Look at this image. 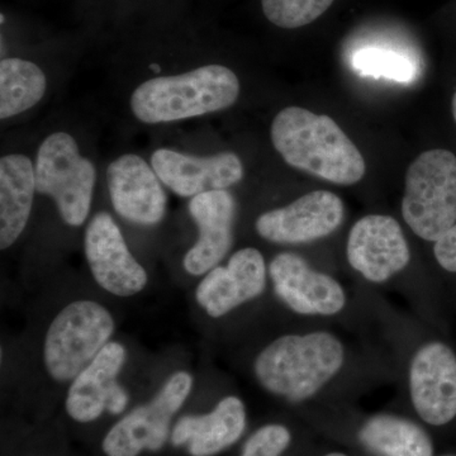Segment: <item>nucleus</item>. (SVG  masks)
Segmentation results:
<instances>
[{
	"label": "nucleus",
	"mask_w": 456,
	"mask_h": 456,
	"mask_svg": "<svg viewBox=\"0 0 456 456\" xmlns=\"http://www.w3.org/2000/svg\"><path fill=\"white\" fill-rule=\"evenodd\" d=\"M272 142L285 163L338 185L364 178L367 165L358 147L326 114L288 107L275 116Z\"/></svg>",
	"instance_id": "f257e3e1"
},
{
	"label": "nucleus",
	"mask_w": 456,
	"mask_h": 456,
	"mask_svg": "<svg viewBox=\"0 0 456 456\" xmlns=\"http://www.w3.org/2000/svg\"><path fill=\"white\" fill-rule=\"evenodd\" d=\"M240 80L224 65H204L188 73L167 75L140 84L130 107L139 121L156 125L220 112L236 103Z\"/></svg>",
	"instance_id": "f03ea898"
},
{
	"label": "nucleus",
	"mask_w": 456,
	"mask_h": 456,
	"mask_svg": "<svg viewBox=\"0 0 456 456\" xmlns=\"http://www.w3.org/2000/svg\"><path fill=\"white\" fill-rule=\"evenodd\" d=\"M344 362L341 342L327 332L287 335L255 360V374L266 391L301 402L316 395Z\"/></svg>",
	"instance_id": "7ed1b4c3"
},
{
	"label": "nucleus",
	"mask_w": 456,
	"mask_h": 456,
	"mask_svg": "<svg viewBox=\"0 0 456 456\" xmlns=\"http://www.w3.org/2000/svg\"><path fill=\"white\" fill-rule=\"evenodd\" d=\"M402 215L411 230L436 242L456 224V156L428 150L408 167Z\"/></svg>",
	"instance_id": "20e7f679"
},
{
	"label": "nucleus",
	"mask_w": 456,
	"mask_h": 456,
	"mask_svg": "<svg viewBox=\"0 0 456 456\" xmlns=\"http://www.w3.org/2000/svg\"><path fill=\"white\" fill-rule=\"evenodd\" d=\"M114 331L110 312L94 301H77L53 318L44 344V362L57 382L73 380L97 358Z\"/></svg>",
	"instance_id": "39448f33"
},
{
	"label": "nucleus",
	"mask_w": 456,
	"mask_h": 456,
	"mask_svg": "<svg viewBox=\"0 0 456 456\" xmlns=\"http://www.w3.org/2000/svg\"><path fill=\"white\" fill-rule=\"evenodd\" d=\"M36 188L53 198L60 216L69 226H82L92 207L97 171L80 154L71 134L55 132L44 140L35 167Z\"/></svg>",
	"instance_id": "423d86ee"
},
{
	"label": "nucleus",
	"mask_w": 456,
	"mask_h": 456,
	"mask_svg": "<svg viewBox=\"0 0 456 456\" xmlns=\"http://www.w3.org/2000/svg\"><path fill=\"white\" fill-rule=\"evenodd\" d=\"M193 378L187 371L171 375L152 401L134 408L110 428L103 440L107 456H137L158 452L167 443L170 424L187 401Z\"/></svg>",
	"instance_id": "0eeeda50"
},
{
	"label": "nucleus",
	"mask_w": 456,
	"mask_h": 456,
	"mask_svg": "<svg viewBox=\"0 0 456 456\" xmlns=\"http://www.w3.org/2000/svg\"><path fill=\"white\" fill-rule=\"evenodd\" d=\"M84 250L93 278L107 292L132 297L146 287V270L134 259L121 230L108 213H98L89 222Z\"/></svg>",
	"instance_id": "6e6552de"
},
{
	"label": "nucleus",
	"mask_w": 456,
	"mask_h": 456,
	"mask_svg": "<svg viewBox=\"0 0 456 456\" xmlns=\"http://www.w3.org/2000/svg\"><path fill=\"white\" fill-rule=\"evenodd\" d=\"M126 360V347L121 342L110 341L74 378L66 397V411L71 419L88 424L98 419L104 411L110 415H121L130 401L127 391L117 382Z\"/></svg>",
	"instance_id": "1a4fd4ad"
},
{
	"label": "nucleus",
	"mask_w": 456,
	"mask_h": 456,
	"mask_svg": "<svg viewBox=\"0 0 456 456\" xmlns=\"http://www.w3.org/2000/svg\"><path fill=\"white\" fill-rule=\"evenodd\" d=\"M344 220L340 197L316 191L281 208L261 215L255 224L263 239L275 244H307L331 235Z\"/></svg>",
	"instance_id": "9d476101"
},
{
	"label": "nucleus",
	"mask_w": 456,
	"mask_h": 456,
	"mask_svg": "<svg viewBox=\"0 0 456 456\" xmlns=\"http://www.w3.org/2000/svg\"><path fill=\"white\" fill-rule=\"evenodd\" d=\"M347 260L373 283H383L410 263L411 251L397 220L391 216H365L351 228Z\"/></svg>",
	"instance_id": "9b49d317"
},
{
	"label": "nucleus",
	"mask_w": 456,
	"mask_h": 456,
	"mask_svg": "<svg viewBox=\"0 0 456 456\" xmlns=\"http://www.w3.org/2000/svg\"><path fill=\"white\" fill-rule=\"evenodd\" d=\"M154 167L134 154L119 156L107 169L114 211L139 226H155L167 213V194Z\"/></svg>",
	"instance_id": "f8f14e48"
},
{
	"label": "nucleus",
	"mask_w": 456,
	"mask_h": 456,
	"mask_svg": "<svg viewBox=\"0 0 456 456\" xmlns=\"http://www.w3.org/2000/svg\"><path fill=\"white\" fill-rule=\"evenodd\" d=\"M413 406L428 424L443 426L456 416V358L450 347L431 342L411 362Z\"/></svg>",
	"instance_id": "ddd939ff"
},
{
	"label": "nucleus",
	"mask_w": 456,
	"mask_h": 456,
	"mask_svg": "<svg viewBox=\"0 0 456 456\" xmlns=\"http://www.w3.org/2000/svg\"><path fill=\"white\" fill-rule=\"evenodd\" d=\"M151 167L161 182L183 198L224 191L244 178L241 159L228 151L193 156L170 149H159L151 156Z\"/></svg>",
	"instance_id": "4468645a"
},
{
	"label": "nucleus",
	"mask_w": 456,
	"mask_h": 456,
	"mask_svg": "<svg viewBox=\"0 0 456 456\" xmlns=\"http://www.w3.org/2000/svg\"><path fill=\"white\" fill-rule=\"evenodd\" d=\"M275 294L299 314L331 316L344 308V289L334 278L310 268L293 253L279 254L269 266Z\"/></svg>",
	"instance_id": "2eb2a0df"
},
{
	"label": "nucleus",
	"mask_w": 456,
	"mask_h": 456,
	"mask_svg": "<svg viewBox=\"0 0 456 456\" xmlns=\"http://www.w3.org/2000/svg\"><path fill=\"white\" fill-rule=\"evenodd\" d=\"M266 265L254 248L237 251L226 266L207 273L196 290L197 302L208 316L220 318L256 298L265 289Z\"/></svg>",
	"instance_id": "dca6fc26"
},
{
	"label": "nucleus",
	"mask_w": 456,
	"mask_h": 456,
	"mask_svg": "<svg viewBox=\"0 0 456 456\" xmlns=\"http://www.w3.org/2000/svg\"><path fill=\"white\" fill-rule=\"evenodd\" d=\"M189 213L200 235L185 254L183 265L188 274L200 277L218 266L232 246L236 200L226 189L206 191L191 198Z\"/></svg>",
	"instance_id": "f3484780"
},
{
	"label": "nucleus",
	"mask_w": 456,
	"mask_h": 456,
	"mask_svg": "<svg viewBox=\"0 0 456 456\" xmlns=\"http://www.w3.org/2000/svg\"><path fill=\"white\" fill-rule=\"evenodd\" d=\"M246 410L241 399H222L207 415L182 417L171 432L175 446L188 445L191 456H213L230 448L244 434Z\"/></svg>",
	"instance_id": "a211bd4d"
},
{
	"label": "nucleus",
	"mask_w": 456,
	"mask_h": 456,
	"mask_svg": "<svg viewBox=\"0 0 456 456\" xmlns=\"http://www.w3.org/2000/svg\"><path fill=\"white\" fill-rule=\"evenodd\" d=\"M36 173L31 159L11 154L0 159V248H11L22 235L32 211Z\"/></svg>",
	"instance_id": "6ab92c4d"
},
{
	"label": "nucleus",
	"mask_w": 456,
	"mask_h": 456,
	"mask_svg": "<svg viewBox=\"0 0 456 456\" xmlns=\"http://www.w3.org/2000/svg\"><path fill=\"white\" fill-rule=\"evenodd\" d=\"M360 443L378 456H434L428 435L401 417H371L359 432Z\"/></svg>",
	"instance_id": "aec40b11"
},
{
	"label": "nucleus",
	"mask_w": 456,
	"mask_h": 456,
	"mask_svg": "<svg viewBox=\"0 0 456 456\" xmlns=\"http://www.w3.org/2000/svg\"><path fill=\"white\" fill-rule=\"evenodd\" d=\"M46 75L28 60L3 59L0 62V119L12 118L35 107L46 93Z\"/></svg>",
	"instance_id": "412c9836"
},
{
	"label": "nucleus",
	"mask_w": 456,
	"mask_h": 456,
	"mask_svg": "<svg viewBox=\"0 0 456 456\" xmlns=\"http://www.w3.org/2000/svg\"><path fill=\"white\" fill-rule=\"evenodd\" d=\"M351 65L356 73L375 79L386 77L397 83H410L415 79L416 68L408 57L395 51L365 47L351 57Z\"/></svg>",
	"instance_id": "4be33fe9"
},
{
	"label": "nucleus",
	"mask_w": 456,
	"mask_h": 456,
	"mask_svg": "<svg viewBox=\"0 0 456 456\" xmlns=\"http://www.w3.org/2000/svg\"><path fill=\"white\" fill-rule=\"evenodd\" d=\"M335 0H261L266 20L285 29L299 28L314 22Z\"/></svg>",
	"instance_id": "5701e85b"
},
{
	"label": "nucleus",
	"mask_w": 456,
	"mask_h": 456,
	"mask_svg": "<svg viewBox=\"0 0 456 456\" xmlns=\"http://www.w3.org/2000/svg\"><path fill=\"white\" fill-rule=\"evenodd\" d=\"M290 440V432L284 426L266 425L246 441L241 456H281Z\"/></svg>",
	"instance_id": "b1692460"
},
{
	"label": "nucleus",
	"mask_w": 456,
	"mask_h": 456,
	"mask_svg": "<svg viewBox=\"0 0 456 456\" xmlns=\"http://www.w3.org/2000/svg\"><path fill=\"white\" fill-rule=\"evenodd\" d=\"M434 253L444 269L456 273V224L435 242Z\"/></svg>",
	"instance_id": "393cba45"
},
{
	"label": "nucleus",
	"mask_w": 456,
	"mask_h": 456,
	"mask_svg": "<svg viewBox=\"0 0 456 456\" xmlns=\"http://www.w3.org/2000/svg\"><path fill=\"white\" fill-rule=\"evenodd\" d=\"M452 116H454V119L456 122V93L454 94V97H452Z\"/></svg>",
	"instance_id": "a878e982"
},
{
	"label": "nucleus",
	"mask_w": 456,
	"mask_h": 456,
	"mask_svg": "<svg viewBox=\"0 0 456 456\" xmlns=\"http://www.w3.org/2000/svg\"><path fill=\"white\" fill-rule=\"evenodd\" d=\"M326 456H346V455L340 454V452H332V454H329V455H326Z\"/></svg>",
	"instance_id": "bb28decb"
}]
</instances>
